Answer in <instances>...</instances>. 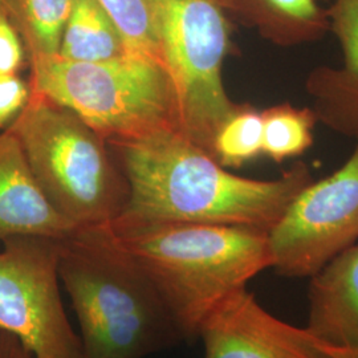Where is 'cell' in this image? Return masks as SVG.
Masks as SVG:
<instances>
[{"label": "cell", "mask_w": 358, "mask_h": 358, "mask_svg": "<svg viewBox=\"0 0 358 358\" xmlns=\"http://www.w3.org/2000/svg\"><path fill=\"white\" fill-rule=\"evenodd\" d=\"M112 146L128 183L117 224L179 222L269 232L313 180L304 162L271 180L235 176L179 130Z\"/></svg>", "instance_id": "cell-1"}, {"label": "cell", "mask_w": 358, "mask_h": 358, "mask_svg": "<svg viewBox=\"0 0 358 358\" xmlns=\"http://www.w3.org/2000/svg\"><path fill=\"white\" fill-rule=\"evenodd\" d=\"M108 227L153 282L183 341L198 340L206 317L222 301L272 267L266 231L179 222Z\"/></svg>", "instance_id": "cell-2"}, {"label": "cell", "mask_w": 358, "mask_h": 358, "mask_svg": "<svg viewBox=\"0 0 358 358\" xmlns=\"http://www.w3.org/2000/svg\"><path fill=\"white\" fill-rule=\"evenodd\" d=\"M59 276L80 325L83 358H146L183 343L153 282L108 224L59 241Z\"/></svg>", "instance_id": "cell-3"}, {"label": "cell", "mask_w": 358, "mask_h": 358, "mask_svg": "<svg viewBox=\"0 0 358 358\" xmlns=\"http://www.w3.org/2000/svg\"><path fill=\"white\" fill-rule=\"evenodd\" d=\"M55 210L77 229L112 223L128 201V183L108 142L78 115L31 92L8 127Z\"/></svg>", "instance_id": "cell-4"}, {"label": "cell", "mask_w": 358, "mask_h": 358, "mask_svg": "<svg viewBox=\"0 0 358 358\" xmlns=\"http://www.w3.org/2000/svg\"><path fill=\"white\" fill-rule=\"evenodd\" d=\"M29 68L31 92L72 110L109 145L180 131L177 92L162 63L128 53L99 63L55 56Z\"/></svg>", "instance_id": "cell-5"}, {"label": "cell", "mask_w": 358, "mask_h": 358, "mask_svg": "<svg viewBox=\"0 0 358 358\" xmlns=\"http://www.w3.org/2000/svg\"><path fill=\"white\" fill-rule=\"evenodd\" d=\"M149 3L178 97L180 133L211 154L217 129L239 106L223 84V64L232 51L227 11L219 0Z\"/></svg>", "instance_id": "cell-6"}, {"label": "cell", "mask_w": 358, "mask_h": 358, "mask_svg": "<svg viewBox=\"0 0 358 358\" xmlns=\"http://www.w3.org/2000/svg\"><path fill=\"white\" fill-rule=\"evenodd\" d=\"M59 241L13 236L0 251V332L35 358H83L60 294Z\"/></svg>", "instance_id": "cell-7"}, {"label": "cell", "mask_w": 358, "mask_h": 358, "mask_svg": "<svg viewBox=\"0 0 358 358\" xmlns=\"http://www.w3.org/2000/svg\"><path fill=\"white\" fill-rule=\"evenodd\" d=\"M268 242L271 268L297 279H310L358 243V142L343 166L299 192Z\"/></svg>", "instance_id": "cell-8"}, {"label": "cell", "mask_w": 358, "mask_h": 358, "mask_svg": "<svg viewBox=\"0 0 358 358\" xmlns=\"http://www.w3.org/2000/svg\"><path fill=\"white\" fill-rule=\"evenodd\" d=\"M198 338L203 358H358L357 352L322 340L272 315L243 288L203 321Z\"/></svg>", "instance_id": "cell-9"}, {"label": "cell", "mask_w": 358, "mask_h": 358, "mask_svg": "<svg viewBox=\"0 0 358 358\" xmlns=\"http://www.w3.org/2000/svg\"><path fill=\"white\" fill-rule=\"evenodd\" d=\"M331 29L343 51L340 66H319L306 87L317 121L334 131L358 138V0H333Z\"/></svg>", "instance_id": "cell-10"}, {"label": "cell", "mask_w": 358, "mask_h": 358, "mask_svg": "<svg viewBox=\"0 0 358 358\" xmlns=\"http://www.w3.org/2000/svg\"><path fill=\"white\" fill-rule=\"evenodd\" d=\"M77 230L41 192L11 130L0 133V242L13 236L63 241Z\"/></svg>", "instance_id": "cell-11"}, {"label": "cell", "mask_w": 358, "mask_h": 358, "mask_svg": "<svg viewBox=\"0 0 358 358\" xmlns=\"http://www.w3.org/2000/svg\"><path fill=\"white\" fill-rule=\"evenodd\" d=\"M308 306L312 332L358 353V243L310 278Z\"/></svg>", "instance_id": "cell-12"}, {"label": "cell", "mask_w": 358, "mask_h": 358, "mask_svg": "<svg viewBox=\"0 0 358 358\" xmlns=\"http://www.w3.org/2000/svg\"><path fill=\"white\" fill-rule=\"evenodd\" d=\"M260 36L279 47H297L320 40L329 29L328 8L319 0H219Z\"/></svg>", "instance_id": "cell-13"}, {"label": "cell", "mask_w": 358, "mask_h": 358, "mask_svg": "<svg viewBox=\"0 0 358 358\" xmlns=\"http://www.w3.org/2000/svg\"><path fill=\"white\" fill-rule=\"evenodd\" d=\"M112 19L97 0H73L65 23L59 57L69 62L99 63L128 55Z\"/></svg>", "instance_id": "cell-14"}, {"label": "cell", "mask_w": 358, "mask_h": 358, "mask_svg": "<svg viewBox=\"0 0 358 358\" xmlns=\"http://www.w3.org/2000/svg\"><path fill=\"white\" fill-rule=\"evenodd\" d=\"M73 0H6L26 47L28 64L59 55Z\"/></svg>", "instance_id": "cell-15"}, {"label": "cell", "mask_w": 358, "mask_h": 358, "mask_svg": "<svg viewBox=\"0 0 358 358\" xmlns=\"http://www.w3.org/2000/svg\"><path fill=\"white\" fill-rule=\"evenodd\" d=\"M263 155L282 164L306 153L313 145V128L317 122L309 108L279 103L262 110Z\"/></svg>", "instance_id": "cell-16"}, {"label": "cell", "mask_w": 358, "mask_h": 358, "mask_svg": "<svg viewBox=\"0 0 358 358\" xmlns=\"http://www.w3.org/2000/svg\"><path fill=\"white\" fill-rule=\"evenodd\" d=\"M213 157L223 167L243 166L263 154L262 112L250 105H239L217 129Z\"/></svg>", "instance_id": "cell-17"}, {"label": "cell", "mask_w": 358, "mask_h": 358, "mask_svg": "<svg viewBox=\"0 0 358 358\" xmlns=\"http://www.w3.org/2000/svg\"><path fill=\"white\" fill-rule=\"evenodd\" d=\"M97 1L120 31L130 55L165 65L149 0Z\"/></svg>", "instance_id": "cell-18"}, {"label": "cell", "mask_w": 358, "mask_h": 358, "mask_svg": "<svg viewBox=\"0 0 358 358\" xmlns=\"http://www.w3.org/2000/svg\"><path fill=\"white\" fill-rule=\"evenodd\" d=\"M27 62L24 43L4 0L0 4V75H19Z\"/></svg>", "instance_id": "cell-19"}, {"label": "cell", "mask_w": 358, "mask_h": 358, "mask_svg": "<svg viewBox=\"0 0 358 358\" xmlns=\"http://www.w3.org/2000/svg\"><path fill=\"white\" fill-rule=\"evenodd\" d=\"M29 96V84L19 75H0V129L13 124L24 109Z\"/></svg>", "instance_id": "cell-20"}, {"label": "cell", "mask_w": 358, "mask_h": 358, "mask_svg": "<svg viewBox=\"0 0 358 358\" xmlns=\"http://www.w3.org/2000/svg\"><path fill=\"white\" fill-rule=\"evenodd\" d=\"M0 358H35L23 344L11 334L0 332Z\"/></svg>", "instance_id": "cell-21"}, {"label": "cell", "mask_w": 358, "mask_h": 358, "mask_svg": "<svg viewBox=\"0 0 358 358\" xmlns=\"http://www.w3.org/2000/svg\"><path fill=\"white\" fill-rule=\"evenodd\" d=\"M3 1H4V0H0V4H1V3H3Z\"/></svg>", "instance_id": "cell-22"}]
</instances>
